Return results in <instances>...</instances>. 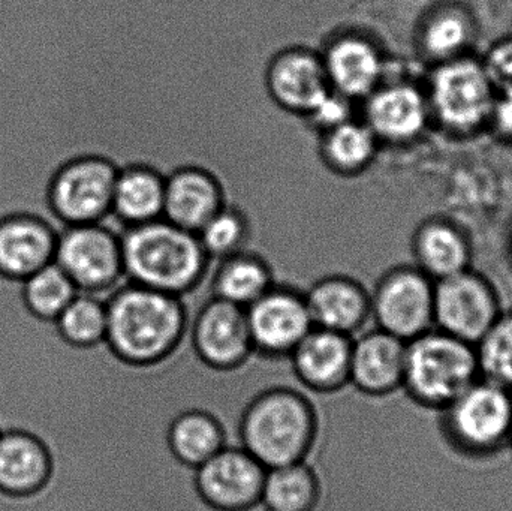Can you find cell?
<instances>
[{"label":"cell","mask_w":512,"mask_h":511,"mask_svg":"<svg viewBox=\"0 0 512 511\" xmlns=\"http://www.w3.org/2000/svg\"><path fill=\"white\" fill-rule=\"evenodd\" d=\"M107 303L105 347L123 365L149 368L176 353L189 330L182 297L125 282Z\"/></svg>","instance_id":"obj_1"},{"label":"cell","mask_w":512,"mask_h":511,"mask_svg":"<svg viewBox=\"0 0 512 511\" xmlns=\"http://www.w3.org/2000/svg\"><path fill=\"white\" fill-rule=\"evenodd\" d=\"M122 236L126 281L185 297L209 275L213 261L197 234L165 218L129 227Z\"/></svg>","instance_id":"obj_2"},{"label":"cell","mask_w":512,"mask_h":511,"mask_svg":"<svg viewBox=\"0 0 512 511\" xmlns=\"http://www.w3.org/2000/svg\"><path fill=\"white\" fill-rule=\"evenodd\" d=\"M239 434L240 446L265 470L307 461L318 437V414L303 393L274 387L245 408Z\"/></svg>","instance_id":"obj_3"},{"label":"cell","mask_w":512,"mask_h":511,"mask_svg":"<svg viewBox=\"0 0 512 511\" xmlns=\"http://www.w3.org/2000/svg\"><path fill=\"white\" fill-rule=\"evenodd\" d=\"M480 378L475 345L436 327L406 344L402 389L420 407L442 411Z\"/></svg>","instance_id":"obj_4"},{"label":"cell","mask_w":512,"mask_h":511,"mask_svg":"<svg viewBox=\"0 0 512 511\" xmlns=\"http://www.w3.org/2000/svg\"><path fill=\"white\" fill-rule=\"evenodd\" d=\"M432 125L454 138H469L489 128L498 90L481 57H457L432 66L426 87Z\"/></svg>","instance_id":"obj_5"},{"label":"cell","mask_w":512,"mask_h":511,"mask_svg":"<svg viewBox=\"0 0 512 511\" xmlns=\"http://www.w3.org/2000/svg\"><path fill=\"white\" fill-rule=\"evenodd\" d=\"M439 413L445 443L465 458H493L510 443L512 393L484 378Z\"/></svg>","instance_id":"obj_6"},{"label":"cell","mask_w":512,"mask_h":511,"mask_svg":"<svg viewBox=\"0 0 512 511\" xmlns=\"http://www.w3.org/2000/svg\"><path fill=\"white\" fill-rule=\"evenodd\" d=\"M119 165L99 152L83 153L54 173L48 204L60 230L71 225L98 224L111 216Z\"/></svg>","instance_id":"obj_7"},{"label":"cell","mask_w":512,"mask_h":511,"mask_svg":"<svg viewBox=\"0 0 512 511\" xmlns=\"http://www.w3.org/2000/svg\"><path fill=\"white\" fill-rule=\"evenodd\" d=\"M54 263L80 293L101 297L126 281L122 236L104 222L63 228L57 237Z\"/></svg>","instance_id":"obj_8"},{"label":"cell","mask_w":512,"mask_h":511,"mask_svg":"<svg viewBox=\"0 0 512 511\" xmlns=\"http://www.w3.org/2000/svg\"><path fill=\"white\" fill-rule=\"evenodd\" d=\"M370 305L378 329L412 341L435 327V281L414 264L391 267L370 290Z\"/></svg>","instance_id":"obj_9"},{"label":"cell","mask_w":512,"mask_h":511,"mask_svg":"<svg viewBox=\"0 0 512 511\" xmlns=\"http://www.w3.org/2000/svg\"><path fill=\"white\" fill-rule=\"evenodd\" d=\"M334 92L361 104L388 78V57L372 32L343 24L325 36L319 48Z\"/></svg>","instance_id":"obj_10"},{"label":"cell","mask_w":512,"mask_h":511,"mask_svg":"<svg viewBox=\"0 0 512 511\" xmlns=\"http://www.w3.org/2000/svg\"><path fill=\"white\" fill-rule=\"evenodd\" d=\"M502 312L495 285L472 267L435 282V327L460 341L477 345Z\"/></svg>","instance_id":"obj_11"},{"label":"cell","mask_w":512,"mask_h":511,"mask_svg":"<svg viewBox=\"0 0 512 511\" xmlns=\"http://www.w3.org/2000/svg\"><path fill=\"white\" fill-rule=\"evenodd\" d=\"M360 105L361 119L381 146H409L432 125L426 90L412 81L387 78Z\"/></svg>","instance_id":"obj_12"},{"label":"cell","mask_w":512,"mask_h":511,"mask_svg":"<svg viewBox=\"0 0 512 511\" xmlns=\"http://www.w3.org/2000/svg\"><path fill=\"white\" fill-rule=\"evenodd\" d=\"M255 354L288 359L313 329L303 291L276 284L246 309Z\"/></svg>","instance_id":"obj_13"},{"label":"cell","mask_w":512,"mask_h":511,"mask_svg":"<svg viewBox=\"0 0 512 511\" xmlns=\"http://www.w3.org/2000/svg\"><path fill=\"white\" fill-rule=\"evenodd\" d=\"M265 468L242 446H225L195 468V491L215 511H251L261 504Z\"/></svg>","instance_id":"obj_14"},{"label":"cell","mask_w":512,"mask_h":511,"mask_svg":"<svg viewBox=\"0 0 512 511\" xmlns=\"http://www.w3.org/2000/svg\"><path fill=\"white\" fill-rule=\"evenodd\" d=\"M264 86L276 107L300 119L331 90L319 50L300 44L283 47L270 57Z\"/></svg>","instance_id":"obj_15"},{"label":"cell","mask_w":512,"mask_h":511,"mask_svg":"<svg viewBox=\"0 0 512 511\" xmlns=\"http://www.w3.org/2000/svg\"><path fill=\"white\" fill-rule=\"evenodd\" d=\"M198 359L215 371L242 368L254 356L246 309L210 297L189 323Z\"/></svg>","instance_id":"obj_16"},{"label":"cell","mask_w":512,"mask_h":511,"mask_svg":"<svg viewBox=\"0 0 512 511\" xmlns=\"http://www.w3.org/2000/svg\"><path fill=\"white\" fill-rule=\"evenodd\" d=\"M227 204L221 177L204 165H180L165 176L164 218L177 227L197 234Z\"/></svg>","instance_id":"obj_17"},{"label":"cell","mask_w":512,"mask_h":511,"mask_svg":"<svg viewBox=\"0 0 512 511\" xmlns=\"http://www.w3.org/2000/svg\"><path fill=\"white\" fill-rule=\"evenodd\" d=\"M406 344L408 342L378 327L358 333L352 339L349 384L373 398L402 389Z\"/></svg>","instance_id":"obj_18"},{"label":"cell","mask_w":512,"mask_h":511,"mask_svg":"<svg viewBox=\"0 0 512 511\" xmlns=\"http://www.w3.org/2000/svg\"><path fill=\"white\" fill-rule=\"evenodd\" d=\"M313 326L357 336L372 320L370 290L343 273L322 276L304 291Z\"/></svg>","instance_id":"obj_19"},{"label":"cell","mask_w":512,"mask_h":511,"mask_svg":"<svg viewBox=\"0 0 512 511\" xmlns=\"http://www.w3.org/2000/svg\"><path fill=\"white\" fill-rule=\"evenodd\" d=\"M59 231L45 219L17 213L0 219V276L23 282L53 263Z\"/></svg>","instance_id":"obj_20"},{"label":"cell","mask_w":512,"mask_h":511,"mask_svg":"<svg viewBox=\"0 0 512 511\" xmlns=\"http://www.w3.org/2000/svg\"><path fill=\"white\" fill-rule=\"evenodd\" d=\"M352 336L313 327L288 357L300 384L316 393L349 386Z\"/></svg>","instance_id":"obj_21"},{"label":"cell","mask_w":512,"mask_h":511,"mask_svg":"<svg viewBox=\"0 0 512 511\" xmlns=\"http://www.w3.org/2000/svg\"><path fill=\"white\" fill-rule=\"evenodd\" d=\"M53 471V453L41 437L24 429L0 432V494L33 497L47 488Z\"/></svg>","instance_id":"obj_22"},{"label":"cell","mask_w":512,"mask_h":511,"mask_svg":"<svg viewBox=\"0 0 512 511\" xmlns=\"http://www.w3.org/2000/svg\"><path fill=\"white\" fill-rule=\"evenodd\" d=\"M414 266L438 282L471 269L472 242L457 222L430 216L415 228L411 239Z\"/></svg>","instance_id":"obj_23"},{"label":"cell","mask_w":512,"mask_h":511,"mask_svg":"<svg viewBox=\"0 0 512 511\" xmlns=\"http://www.w3.org/2000/svg\"><path fill=\"white\" fill-rule=\"evenodd\" d=\"M165 174L146 162L119 165L111 216L125 228L164 218Z\"/></svg>","instance_id":"obj_24"},{"label":"cell","mask_w":512,"mask_h":511,"mask_svg":"<svg viewBox=\"0 0 512 511\" xmlns=\"http://www.w3.org/2000/svg\"><path fill=\"white\" fill-rule=\"evenodd\" d=\"M474 39L471 14L459 5L429 9L415 32L418 53L432 66L471 54Z\"/></svg>","instance_id":"obj_25"},{"label":"cell","mask_w":512,"mask_h":511,"mask_svg":"<svg viewBox=\"0 0 512 511\" xmlns=\"http://www.w3.org/2000/svg\"><path fill=\"white\" fill-rule=\"evenodd\" d=\"M318 137L322 165L334 176L345 179L367 173L382 147L372 129L358 116Z\"/></svg>","instance_id":"obj_26"},{"label":"cell","mask_w":512,"mask_h":511,"mask_svg":"<svg viewBox=\"0 0 512 511\" xmlns=\"http://www.w3.org/2000/svg\"><path fill=\"white\" fill-rule=\"evenodd\" d=\"M276 284L270 263L246 249L218 261L210 278V291L216 299L248 309Z\"/></svg>","instance_id":"obj_27"},{"label":"cell","mask_w":512,"mask_h":511,"mask_svg":"<svg viewBox=\"0 0 512 511\" xmlns=\"http://www.w3.org/2000/svg\"><path fill=\"white\" fill-rule=\"evenodd\" d=\"M167 443L176 461L192 470L228 446L221 420L203 410L179 414L168 428Z\"/></svg>","instance_id":"obj_28"},{"label":"cell","mask_w":512,"mask_h":511,"mask_svg":"<svg viewBox=\"0 0 512 511\" xmlns=\"http://www.w3.org/2000/svg\"><path fill=\"white\" fill-rule=\"evenodd\" d=\"M321 498L318 474L307 461L265 471L261 504L265 511H313Z\"/></svg>","instance_id":"obj_29"},{"label":"cell","mask_w":512,"mask_h":511,"mask_svg":"<svg viewBox=\"0 0 512 511\" xmlns=\"http://www.w3.org/2000/svg\"><path fill=\"white\" fill-rule=\"evenodd\" d=\"M63 344L75 350H96L107 336V303L95 294L78 293L53 323Z\"/></svg>","instance_id":"obj_30"},{"label":"cell","mask_w":512,"mask_h":511,"mask_svg":"<svg viewBox=\"0 0 512 511\" xmlns=\"http://www.w3.org/2000/svg\"><path fill=\"white\" fill-rule=\"evenodd\" d=\"M78 293L74 282L54 261L20 284L24 308L42 323H54Z\"/></svg>","instance_id":"obj_31"},{"label":"cell","mask_w":512,"mask_h":511,"mask_svg":"<svg viewBox=\"0 0 512 511\" xmlns=\"http://www.w3.org/2000/svg\"><path fill=\"white\" fill-rule=\"evenodd\" d=\"M210 260L219 261L248 249L252 222L242 207L228 203L197 233Z\"/></svg>","instance_id":"obj_32"},{"label":"cell","mask_w":512,"mask_h":511,"mask_svg":"<svg viewBox=\"0 0 512 511\" xmlns=\"http://www.w3.org/2000/svg\"><path fill=\"white\" fill-rule=\"evenodd\" d=\"M480 377L512 393V309L475 345Z\"/></svg>","instance_id":"obj_33"},{"label":"cell","mask_w":512,"mask_h":511,"mask_svg":"<svg viewBox=\"0 0 512 511\" xmlns=\"http://www.w3.org/2000/svg\"><path fill=\"white\" fill-rule=\"evenodd\" d=\"M355 105L351 99L331 89L303 120L312 131L321 135L355 117Z\"/></svg>","instance_id":"obj_34"},{"label":"cell","mask_w":512,"mask_h":511,"mask_svg":"<svg viewBox=\"0 0 512 511\" xmlns=\"http://www.w3.org/2000/svg\"><path fill=\"white\" fill-rule=\"evenodd\" d=\"M481 62L498 92L512 89V35L496 39L481 56Z\"/></svg>","instance_id":"obj_35"},{"label":"cell","mask_w":512,"mask_h":511,"mask_svg":"<svg viewBox=\"0 0 512 511\" xmlns=\"http://www.w3.org/2000/svg\"><path fill=\"white\" fill-rule=\"evenodd\" d=\"M487 129L501 140L512 143V89L499 90L496 93Z\"/></svg>","instance_id":"obj_36"},{"label":"cell","mask_w":512,"mask_h":511,"mask_svg":"<svg viewBox=\"0 0 512 511\" xmlns=\"http://www.w3.org/2000/svg\"><path fill=\"white\" fill-rule=\"evenodd\" d=\"M510 255H511V260H512V233H511V237H510Z\"/></svg>","instance_id":"obj_37"},{"label":"cell","mask_w":512,"mask_h":511,"mask_svg":"<svg viewBox=\"0 0 512 511\" xmlns=\"http://www.w3.org/2000/svg\"><path fill=\"white\" fill-rule=\"evenodd\" d=\"M508 447H510V449L512 450V432H511V437H510V443H508Z\"/></svg>","instance_id":"obj_38"},{"label":"cell","mask_w":512,"mask_h":511,"mask_svg":"<svg viewBox=\"0 0 512 511\" xmlns=\"http://www.w3.org/2000/svg\"><path fill=\"white\" fill-rule=\"evenodd\" d=\"M0 432H2V429H0Z\"/></svg>","instance_id":"obj_39"}]
</instances>
